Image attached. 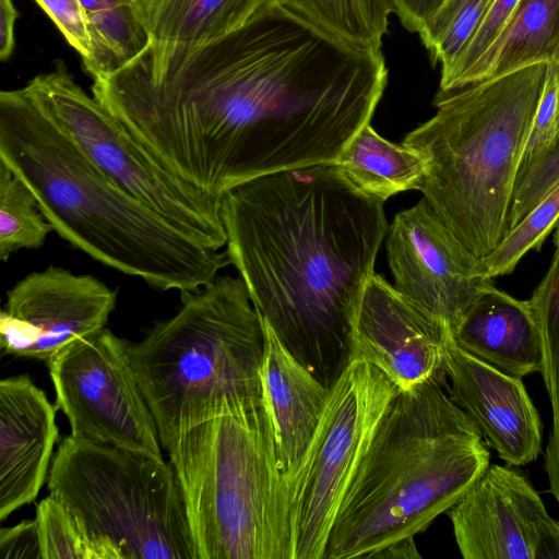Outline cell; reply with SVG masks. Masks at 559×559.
<instances>
[{
  "label": "cell",
  "mask_w": 559,
  "mask_h": 559,
  "mask_svg": "<svg viewBox=\"0 0 559 559\" xmlns=\"http://www.w3.org/2000/svg\"><path fill=\"white\" fill-rule=\"evenodd\" d=\"M386 82L381 51L336 40L272 2L214 41L151 57L129 80L127 121L176 177L221 202L262 176L336 165Z\"/></svg>",
  "instance_id": "obj_1"
},
{
  "label": "cell",
  "mask_w": 559,
  "mask_h": 559,
  "mask_svg": "<svg viewBox=\"0 0 559 559\" xmlns=\"http://www.w3.org/2000/svg\"><path fill=\"white\" fill-rule=\"evenodd\" d=\"M337 165L262 176L221 199L226 253L284 347L331 388L389 224Z\"/></svg>",
  "instance_id": "obj_2"
},
{
  "label": "cell",
  "mask_w": 559,
  "mask_h": 559,
  "mask_svg": "<svg viewBox=\"0 0 559 559\" xmlns=\"http://www.w3.org/2000/svg\"><path fill=\"white\" fill-rule=\"evenodd\" d=\"M0 162L60 237L150 286L194 292L230 264L112 182L24 86L0 93Z\"/></svg>",
  "instance_id": "obj_3"
},
{
  "label": "cell",
  "mask_w": 559,
  "mask_h": 559,
  "mask_svg": "<svg viewBox=\"0 0 559 559\" xmlns=\"http://www.w3.org/2000/svg\"><path fill=\"white\" fill-rule=\"evenodd\" d=\"M444 377L400 391L383 414L333 522L323 559L372 558L424 532L490 464Z\"/></svg>",
  "instance_id": "obj_4"
},
{
  "label": "cell",
  "mask_w": 559,
  "mask_h": 559,
  "mask_svg": "<svg viewBox=\"0 0 559 559\" xmlns=\"http://www.w3.org/2000/svg\"><path fill=\"white\" fill-rule=\"evenodd\" d=\"M547 64L437 94V112L402 141L426 163L420 191L427 206L483 266L509 231L514 187Z\"/></svg>",
  "instance_id": "obj_5"
},
{
  "label": "cell",
  "mask_w": 559,
  "mask_h": 559,
  "mask_svg": "<svg viewBox=\"0 0 559 559\" xmlns=\"http://www.w3.org/2000/svg\"><path fill=\"white\" fill-rule=\"evenodd\" d=\"M139 343H129L136 381L166 450L194 424L263 401L265 333L240 276H217Z\"/></svg>",
  "instance_id": "obj_6"
},
{
  "label": "cell",
  "mask_w": 559,
  "mask_h": 559,
  "mask_svg": "<svg viewBox=\"0 0 559 559\" xmlns=\"http://www.w3.org/2000/svg\"><path fill=\"white\" fill-rule=\"evenodd\" d=\"M167 451L197 559H292L288 486L264 401L187 427Z\"/></svg>",
  "instance_id": "obj_7"
},
{
  "label": "cell",
  "mask_w": 559,
  "mask_h": 559,
  "mask_svg": "<svg viewBox=\"0 0 559 559\" xmlns=\"http://www.w3.org/2000/svg\"><path fill=\"white\" fill-rule=\"evenodd\" d=\"M47 487L109 559H197L182 490L164 459L70 435Z\"/></svg>",
  "instance_id": "obj_8"
},
{
  "label": "cell",
  "mask_w": 559,
  "mask_h": 559,
  "mask_svg": "<svg viewBox=\"0 0 559 559\" xmlns=\"http://www.w3.org/2000/svg\"><path fill=\"white\" fill-rule=\"evenodd\" d=\"M73 144L112 182L175 227L215 250L226 246L221 202L168 170L62 60L24 86Z\"/></svg>",
  "instance_id": "obj_9"
},
{
  "label": "cell",
  "mask_w": 559,
  "mask_h": 559,
  "mask_svg": "<svg viewBox=\"0 0 559 559\" xmlns=\"http://www.w3.org/2000/svg\"><path fill=\"white\" fill-rule=\"evenodd\" d=\"M401 390L353 359L330 388L324 413L288 483L292 559H323L343 497L386 408Z\"/></svg>",
  "instance_id": "obj_10"
},
{
  "label": "cell",
  "mask_w": 559,
  "mask_h": 559,
  "mask_svg": "<svg viewBox=\"0 0 559 559\" xmlns=\"http://www.w3.org/2000/svg\"><path fill=\"white\" fill-rule=\"evenodd\" d=\"M71 436L163 460L156 423L136 381L129 342L106 328L47 361Z\"/></svg>",
  "instance_id": "obj_11"
},
{
  "label": "cell",
  "mask_w": 559,
  "mask_h": 559,
  "mask_svg": "<svg viewBox=\"0 0 559 559\" xmlns=\"http://www.w3.org/2000/svg\"><path fill=\"white\" fill-rule=\"evenodd\" d=\"M117 295L91 275L60 266L33 272L7 294L0 313L3 354L48 361L105 328Z\"/></svg>",
  "instance_id": "obj_12"
},
{
  "label": "cell",
  "mask_w": 559,
  "mask_h": 559,
  "mask_svg": "<svg viewBox=\"0 0 559 559\" xmlns=\"http://www.w3.org/2000/svg\"><path fill=\"white\" fill-rule=\"evenodd\" d=\"M385 249L394 288L456 330L492 283L481 264L449 236L424 199L395 214Z\"/></svg>",
  "instance_id": "obj_13"
},
{
  "label": "cell",
  "mask_w": 559,
  "mask_h": 559,
  "mask_svg": "<svg viewBox=\"0 0 559 559\" xmlns=\"http://www.w3.org/2000/svg\"><path fill=\"white\" fill-rule=\"evenodd\" d=\"M450 326L373 273L365 288L352 334V360L380 369L401 391L444 377Z\"/></svg>",
  "instance_id": "obj_14"
},
{
  "label": "cell",
  "mask_w": 559,
  "mask_h": 559,
  "mask_svg": "<svg viewBox=\"0 0 559 559\" xmlns=\"http://www.w3.org/2000/svg\"><path fill=\"white\" fill-rule=\"evenodd\" d=\"M464 559H538L558 522L513 466L489 464L448 511Z\"/></svg>",
  "instance_id": "obj_15"
},
{
  "label": "cell",
  "mask_w": 559,
  "mask_h": 559,
  "mask_svg": "<svg viewBox=\"0 0 559 559\" xmlns=\"http://www.w3.org/2000/svg\"><path fill=\"white\" fill-rule=\"evenodd\" d=\"M445 374L450 399L507 465L523 466L538 457L543 425L522 378L476 358L454 341L448 349Z\"/></svg>",
  "instance_id": "obj_16"
},
{
  "label": "cell",
  "mask_w": 559,
  "mask_h": 559,
  "mask_svg": "<svg viewBox=\"0 0 559 559\" xmlns=\"http://www.w3.org/2000/svg\"><path fill=\"white\" fill-rule=\"evenodd\" d=\"M56 408L27 376L0 381V520L34 501L58 439Z\"/></svg>",
  "instance_id": "obj_17"
},
{
  "label": "cell",
  "mask_w": 559,
  "mask_h": 559,
  "mask_svg": "<svg viewBox=\"0 0 559 559\" xmlns=\"http://www.w3.org/2000/svg\"><path fill=\"white\" fill-rule=\"evenodd\" d=\"M265 333L261 369L263 401L270 413L287 486L299 468L324 413L330 388L321 383L262 321Z\"/></svg>",
  "instance_id": "obj_18"
},
{
  "label": "cell",
  "mask_w": 559,
  "mask_h": 559,
  "mask_svg": "<svg viewBox=\"0 0 559 559\" xmlns=\"http://www.w3.org/2000/svg\"><path fill=\"white\" fill-rule=\"evenodd\" d=\"M466 353L515 377L540 372L543 342L533 306L489 284L453 333Z\"/></svg>",
  "instance_id": "obj_19"
},
{
  "label": "cell",
  "mask_w": 559,
  "mask_h": 559,
  "mask_svg": "<svg viewBox=\"0 0 559 559\" xmlns=\"http://www.w3.org/2000/svg\"><path fill=\"white\" fill-rule=\"evenodd\" d=\"M273 0H140L146 51L194 50L249 22Z\"/></svg>",
  "instance_id": "obj_20"
},
{
  "label": "cell",
  "mask_w": 559,
  "mask_h": 559,
  "mask_svg": "<svg viewBox=\"0 0 559 559\" xmlns=\"http://www.w3.org/2000/svg\"><path fill=\"white\" fill-rule=\"evenodd\" d=\"M558 45L559 0H520L497 40L448 93L527 66L552 62Z\"/></svg>",
  "instance_id": "obj_21"
},
{
  "label": "cell",
  "mask_w": 559,
  "mask_h": 559,
  "mask_svg": "<svg viewBox=\"0 0 559 559\" xmlns=\"http://www.w3.org/2000/svg\"><path fill=\"white\" fill-rule=\"evenodd\" d=\"M336 165L359 190L383 202L403 191L420 190L426 173L416 150L385 140L370 123L350 140Z\"/></svg>",
  "instance_id": "obj_22"
},
{
  "label": "cell",
  "mask_w": 559,
  "mask_h": 559,
  "mask_svg": "<svg viewBox=\"0 0 559 559\" xmlns=\"http://www.w3.org/2000/svg\"><path fill=\"white\" fill-rule=\"evenodd\" d=\"M295 19L349 46L381 51L392 0H273Z\"/></svg>",
  "instance_id": "obj_23"
},
{
  "label": "cell",
  "mask_w": 559,
  "mask_h": 559,
  "mask_svg": "<svg viewBox=\"0 0 559 559\" xmlns=\"http://www.w3.org/2000/svg\"><path fill=\"white\" fill-rule=\"evenodd\" d=\"M87 17L95 56L85 69L92 76L109 73L136 58L148 46L140 0H80Z\"/></svg>",
  "instance_id": "obj_24"
},
{
  "label": "cell",
  "mask_w": 559,
  "mask_h": 559,
  "mask_svg": "<svg viewBox=\"0 0 559 559\" xmlns=\"http://www.w3.org/2000/svg\"><path fill=\"white\" fill-rule=\"evenodd\" d=\"M546 275L535 288L533 306L543 342V376L552 409V428L545 452L549 491L559 504V239Z\"/></svg>",
  "instance_id": "obj_25"
},
{
  "label": "cell",
  "mask_w": 559,
  "mask_h": 559,
  "mask_svg": "<svg viewBox=\"0 0 559 559\" xmlns=\"http://www.w3.org/2000/svg\"><path fill=\"white\" fill-rule=\"evenodd\" d=\"M51 231L34 193L0 162V259L5 262L17 250L40 248Z\"/></svg>",
  "instance_id": "obj_26"
},
{
  "label": "cell",
  "mask_w": 559,
  "mask_h": 559,
  "mask_svg": "<svg viewBox=\"0 0 559 559\" xmlns=\"http://www.w3.org/2000/svg\"><path fill=\"white\" fill-rule=\"evenodd\" d=\"M492 0H444L418 33L433 64L445 76L469 43Z\"/></svg>",
  "instance_id": "obj_27"
},
{
  "label": "cell",
  "mask_w": 559,
  "mask_h": 559,
  "mask_svg": "<svg viewBox=\"0 0 559 559\" xmlns=\"http://www.w3.org/2000/svg\"><path fill=\"white\" fill-rule=\"evenodd\" d=\"M43 559H109L83 524L52 496L36 508Z\"/></svg>",
  "instance_id": "obj_28"
},
{
  "label": "cell",
  "mask_w": 559,
  "mask_h": 559,
  "mask_svg": "<svg viewBox=\"0 0 559 559\" xmlns=\"http://www.w3.org/2000/svg\"><path fill=\"white\" fill-rule=\"evenodd\" d=\"M558 222L559 181L487 257L484 262L487 276L510 274L528 251L540 248Z\"/></svg>",
  "instance_id": "obj_29"
},
{
  "label": "cell",
  "mask_w": 559,
  "mask_h": 559,
  "mask_svg": "<svg viewBox=\"0 0 559 559\" xmlns=\"http://www.w3.org/2000/svg\"><path fill=\"white\" fill-rule=\"evenodd\" d=\"M558 181L559 131L543 153L518 175L508 222L509 231L522 222Z\"/></svg>",
  "instance_id": "obj_30"
},
{
  "label": "cell",
  "mask_w": 559,
  "mask_h": 559,
  "mask_svg": "<svg viewBox=\"0 0 559 559\" xmlns=\"http://www.w3.org/2000/svg\"><path fill=\"white\" fill-rule=\"evenodd\" d=\"M520 0H492L469 43L451 71L440 80L438 94H447L453 83L491 47L511 20Z\"/></svg>",
  "instance_id": "obj_31"
},
{
  "label": "cell",
  "mask_w": 559,
  "mask_h": 559,
  "mask_svg": "<svg viewBox=\"0 0 559 559\" xmlns=\"http://www.w3.org/2000/svg\"><path fill=\"white\" fill-rule=\"evenodd\" d=\"M558 130L559 66L556 62H549L547 64L544 88L521 158L519 174L525 170L543 153L555 138Z\"/></svg>",
  "instance_id": "obj_32"
},
{
  "label": "cell",
  "mask_w": 559,
  "mask_h": 559,
  "mask_svg": "<svg viewBox=\"0 0 559 559\" xmlns=\"http://www.w3.org/2000/svg\"><path fill=\"white\" fill-rule=\"evenodd\" d=\"M55 23L66 40L81 56L84 70L94 60L91 27L80 0H35Z\"/></svg>",
  "instance_id": "obj_33"
},
{
  "label": "cell",
  "mask_w": 559,
  "mask_h": 559,
  "mask_svg": "<svg viewBox=\"0 0 559 559\" xmlns=\"http://www.w3.org/2000/svg\"><path fill=\"white\" fill-rule=\"evenodd\" d=\"M0 559H43L36 519L1 528Z\"/></svg>",
  "instance_id": "obj_34"
},
{
  "label": "cell",
  "mask_w": 559,
  "mask_h": 559,
  "mask_svg": "<svg viewBox=\"0 0 559 559\" xmlns=\"http://www.w3.org/2000/svg\"><path fill=\"white\" fill-rule=\"evenodd\" d=\"M393 12L402 25L412 33H419L435 15L444 0H392Z\"/></svg>",
  "instance_id": "obj_35"
},
{
  "label": "cell",
  "mask_w": 559,
  "mask_h": 559,
  "mask_svg": "<svg viewBox=\"0 0 559 559\" xmlns=\"http://www.w3.org/2000/svg\"><path fill=\"white\" fill-rule=\"evenodd\" d=\"M19 16L13 0H0V59L8 60L15 47V23Z\"/></svg>",
  "instance_id": "obj_36"
},
{
  "label": "cell",
  "mask_w": 559,
  "mask_h": 559,
  "mask_svg": "<svg viewBox=\"0 0 559 559\" xmlns=\"http://www.w3.org/2000/svg\"><path fill=\"white\" fill-rule=\"evenodd\" d=\"M372 558L377 559H414L420 558L414 537L391 543L379 550Z\"/></svg>",
  "instance_id": "obj_37"
},
{
  "label": "cell",
  "mask_w": 559,
  "mask_h": 559,
  "mask_svg": "<svg viewBox=\"0 0 559 559\" xmlns=\"http://www.w3.org/2000/svg\"><path fill=\"white\" fill-rule=\"evenodd\" d=\"M552 62H556L559 64V45H558V49H557V52H556V56H555V59Z\"/></svg>",
  "instance_id": "obj_38"
},
{
  "label": "cell",
  "mask_w": 559,
  "mask_h": 559,
  "mask_svg": "<svg viewBox=\"0 0 559 559\" xmlns=\"http://www.w3.org/2000/svg\"><path fill=\"white\" fill-rule=\"evenodd\" d=\"M555 238H558L559 239V222L556 226V234H555Z\"/></svg>",
  "instance_id": "obj_39"
},
{
  "label": "cell",
  "mask_w": 559,
  "mask_h": 559,
  "mask_svg": "<svg viewBox=\"0 0 559 559\" xmlns=\"http://www.w3.org/2000/svg\"><path fill=\"white\" fill-rule=\"evenodd\" d=\"M558 64V63H557ZM559 66V64H558ZM559 131V130H558Z\"/></svg>",
  "instance_id": "obj_40"
}]
</instances>
